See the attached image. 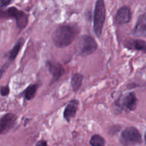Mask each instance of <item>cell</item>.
Wrapping results in <instances>:
<instances>
[{
  "instance_id": "1",
  "label": "cell",
  "mask_w": 146,
  "mask_h": 146,
  "mask_svg": "<svg viewBox=\"0 0 146 146\" xmlns=\"http://www.w3.org/2000/svg\"><path fill=\"white\" fill-rule=\"evenodd\" d=\"M79 33L76 24H62L57 27L52 34V41L58 48H65L71 45Z\"/></svg>"
},
{
  "instance_id": "2",
  "label": "cell",
  "mask_w": 146,
  "mask_h": 146,
  "mask_svg": "<svg viewBox=\"0 0 146 146\" xmlns=\"http://www.w3.org/2000/svg\"><path fill=\"white\" fill-rule=\"evenodd\" d=\"M106 5L103 0L96 1L94 15V30L96 35L101 36L106 20Z\"/></svg>"
},
{
  "instance_id": "3",
  "label": "cell",
  "mask_w": 146,
  "mask_h": 146,
  "mask_svg": "<svg viewBox=\"0 0 146 146\" xmlns=\"http://www.w3.org/2000/svg\"><path fill=\"white\" fill-rule=\"evenodd\" d=\"M98 48L96 40L91 36L83 35L78 39L76 44V51L83 56H87L94 54Z\"/></svg>"
},
{
  "instance_id": "4",
  "label": "cell",
  "mask_w": 146,
  "mask_h": 146,
  "mask_svg": "<svg viewBox=\"0 0 146 146\" xmlns=\"http://www.w3.org/2000/svg\"><path fill=\"white\" fill-rule=\"evenodd\" d=\"M1 18H12L16 21L17 27L19 29H23L28 24V15L23 11L14 7H9L4 11H1Z\"/></svg>"
},
{
  "instance_id": "5",
  "label": "cell",
  "mask_w": 146,
  "mask_h": 146,
  "mask_svg": "<svg viewBox=\"0 0 146 146\" xmlns=\"http://www.w3.org/2000/svg\"><path fill=\"white\" fill-rule=\"evenodd\" d=\"M142 135L138 129L134 127L125 128L121 132L120 142L124 146H133L142 143Z\"/></svg>"
},
{
  "instance_id": "6",
  "label": "cell",
  "mask_w": 146,
  "mask_h": 146,
  "mask_svg": "<svg viewBox=\"0 0 146 146\" xmlns=\"http://www.w3.org/2000/svg\"><path fill=\"white\" fill-rule=\"evenodd\" d=\"M46 66L52 75V81L51 84L58 81L65 73V69L60 63L55 62L52 61H47L46 62Z\"/></svg>"
},
{
  "instance_id": "7",
  "label": "cell",
  "mask_w": 146,
  "mask_h": 146,
  "mask_svg": "<svg viewBox=\"0 0 146 146\" xmlns=\"http://www.w3.org/2000/svg\"><path fill=\"white\" fill-rule=\"evenodd\" d=\"M17 116L14 113H7L3 115L0 120V132L4 134L9 131L15 125Z\"/></svg>"
},
{
  "instance_id": "8",
  "label": "cell",
  "mask_w": 146,
  "mask_h": 146,
  "mask_svg": "<svg viewBox=\"0 0 146 146\" xmlns=\"http://www.w3.org/2000/svg\"><path fill=\"white\" fill-rule=\"evenodd\" d=\"M131 19V9L128 6L120 7L115 14V21L118 24H125L129 22Z\"/></svg>"
},
{
  "instance_id": "9",
  "label": "cell",
  "mask_w": 146,
  "mask_h": 146,
  "mask_svg": "<svg viewBox=\"0 0 146 146\" xmlns=\"http://www.w3.org/2000/svg\"><path fill=\"white\" fill-rule=\"evenodd\" d=\"M132 32L135 36L146 37V12L138 17Z\"/></svg>"
},
{
  "instance_id": "10",
  "label": "cell",
  "mask_w": 146,
  "mask_h": 146,
  "mask_svg": "<svg viewBox=\"0 0 146 146\" xmlns=\"http://www.w3.org/2000/svg\"><path fill=\"white\" fill-rule=\"evenodd\" d=\"M121 104L123 109L129 111H135L137 105V98L135 93L130 92L127 94L121 100Z\"/></svg>"
},
{
  "instance_id": "11",
  "label": "cell",
  "mask_w": 146,
  "mask_h": 146,
  "mask_svg": "<svg viewBox=\"0 0 146 146\" xmlns=\"http://www.w3.org/2000/svg\"><path fill=\"white\" fill-rule=\"evenodd\" d=\"M79 102L78 100H72L69 101L65 107L64 111V118L67 122L69 123L71 120L74 118L78 111Z\"/></svg>"
},
{
  "instance_id": "12",
  "label": "cell",
  "mask_w": 146,
  "mask_h": 146,
  "mask_svg": "<svg viewBox=\"0 0 146 146\" xmlns=\"http://www.w3.org/2000/svg\"><path fill=\"white\" fill-rule=\"evenodd\" d=\"M24 39L23 38H20L16 42V44H14L13 48L10 50L9 53L8 58L9 59V61H13V60L15 59L17 56L18 55V54L19 53L21 47L24 45Z\"/></svg>"
},
{
  "instance_id": "13",
  "label": "cell",
  "mask_w": 146,
  "mask_h": 146,
  "mask_svg": "<svg viewBox=\"0 0 146 146\" xmlns=\"http://www.w3.org/2000/svg\"><path fill=\"white\" fill-rule=\"evenodd\" d=\"M83 78H84V76L81 74H78V73L72 75L71 80V86H72L73 91L74 92H77L79 90V88H81V84H82L83 82Z\"/></svg>"
},
{
  "instance_id": "14",
  "label": "cell",
  "mask_w": 146,
  "mask_h": 146,
  "mask_svg": "<svg viewBox=\"0 0 146 146\" xmlns=\"http://www.w3.org/2000/svg\"><path fill=\"white\" fill-rule=\"evenodd\" d=\"M146 46V42L142 39H135L128 42L125 46L130 49L138 50V51H143Z\"/></svg>"
},
{
  "instance_id": "15",
  "label": "cell",
  "mask_w": 146,
  "mask_h": 146,
  "mask_svg": "<svg viewBox=\"0 0 146 146\" xmlns=\"http://www.w3.org/2000/svg\"><path fill=\"white\" fill-rule=\"evenodd\" d=\"M37 88H38V84H31V86H29L24 92V97H25L26 99L28 100V101L33 99L36 95Z\"/></svg>"
},
{
  "instance_id": "16",
  "label": "cell",
  "mask_w": 146,
  "mask_h": 146,
  "mask_svg": "<svg viewBox=\"0 0 146 146\" xmlns=\"http://www.w3.org/2000/svg\"><path fill=\"white\" fill-rule=\"evenodd\" d=\"M106 141L101 135L95 134L90 140V145L91 146H105Z\"/></svg>"
},
{
  "instance_id": "17",
  "label": "cell",
  "mask_w": 146,
  "mask_h": 146,
  "mask_svg": "<svg viewBox=\"0 0 146 146\" xmlns=\"http://www.w3.org/2000/svg\"><path fill=\"white\" fill-rule=\"evenodd\" d=\"M9 94V88L8 86H2L1 87V95L2 96H7Z\"/></svg>"
},
{
  "instance_id": "18",
  "label": "cell",
  "mask_w": 146,
  "mask_h": 146,
  "mask_svg": "<svg viewBox=\"0 0 146 146\" xmlns=\"http://www.w3.org/2000/svg\"><path fill=\"white\" fill-rule=\"evenodd\" d=\"M11 2H12L11 0H1V7H7V6H8L9 4H11Z\"/></svg>"
},
{
  "instance_id": "19",
  "label": "cell",
  "mask_w": 146,
  "mask_h": 146,
  "mask_svg": "<svg viewBox=\"0 0 146 146\" xmlns=\"http://www.w3.org/2000/svg\"><path fill=\"white\" fill-rule=\"evenodd\" d=\"M35 146H48V144H47L46 141L44 140H40L36 143Z\"/></svg>"
},
{
  "instance_id": "20",
  "label": "cell",
  "mask_w": 146,
  "mask_h": 146,
  "mask_svg": "<svg viewBox=\"0 0 146 146\" xmlns=\"http://www.w3.org/2000/svg\"><path fill=\"white\" fill-rule=\"evenodd\" d=\"M9 64H7V63H6V64H4V65L1 66V77H2V76H3V74H4V71H5L6 70H7V68L9 67Z\"/></svg>"
},
{
  "instance_id": "21",
  "label": "cell",
  "mask_w": 146,
  "mask_h": 146,
  "mask_svg": "<svg viewBox=\"0 0 146 146\" xmlns=\"http://www.w3.org/2000/svg\"><path fill=\"white\" fill-rule=\"evenodd\" d=\"M144 140H145V143H146V131H145V135H144Z\"/></svg>"
},
{
  "instance_id": "22",
  "label": "cell",
  "mask_w": 146,
  "mask_h": 146,
  "mask_svg": "<svg viewBox=\"0 0 146 146\" xmlns=\"http://www.w3.org/2000/svg\"><path fill=\"white\" fill-rule=\"evenodd\" d=\"M143 52H145V53H146V46H145V48H144V50H143Z\"/></svg>"
}]
</instances>
